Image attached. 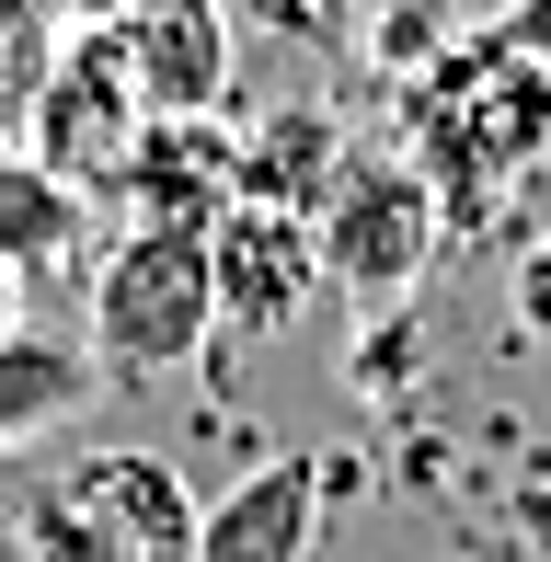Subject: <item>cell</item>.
I'll use <instances>...</instances> for the list:
<instances>
[{"label":"cell","instance_id":"cell-1","mask_svg":"<svg viewBox=\"0 0 551 562\" xmlns=\"http://www.w3.org/2000/svg\"><path fill=\"white\" fill-rule=\"evenodd\" d=\"M540 149H551V69L506 58L494 35L448 46V58L414 81V149H403V161L437 184V207H448V195L517 184Z\"/></svg>","mask_w":551,"mask_h":562},{"label":"cell","instance_id":"cell-2","mask_svg":"<svg viewBox=\"0 0 551 562\" xmlns=\"http://www.w3.org/2000/svg\"><path fill=\"white\" fill-rule=\"evenodd\" d=\"M23 562H195V494L149 448H92L23 494Z\"/></svg>","mask_w":551,"mask_h":562},{"label":"cell","instance_id":"cell-3","mask_svg":"<svg viewBox=\"0 0 551 562\" xmlns=\"http://www.w3.org/2000/svg\"><path fill=\"white\" fill-rule=\"evenodd\" d=\"M218 334V276L195 218H138L127 241L92 265V368L115 379H172Z\"/></svg>","mask_w":551,"mask_h":562},{"label":"cell","instance_id":"cell-4","mask_svg":"<svg viewBox=\"0 0 551 562\" xmlns=\"http://www.w3.org/2000/svg\"><path fill=\"white\" fill-rule=\"evenodd\" d=\"M437 184L403 161V149H334V172H322L311 195V241H322V276L357 299H403L425 276V252H437Z\"/></svg>","mask_w":551,"mask_h":562},{"label":"cell","instance_id":"cell-5","mask_svg":"<svg viewBox=\"0 0 551 562\" xmlns=\"http://www.w3.org/2000/svg\"><path fill=\"white\" fill-rule=\"evenodd\" d=\"M207 276H218V322L230 334H288L322 288V241H311V207L288 195H230L207 218Z\"/></svg>","mask_w":551,"mask_h":562},{"label":"cell","instance_id":"cell-6","mask_svg":"<svg viewBox=\"0 0 551 562\" xmlns=\"http://www.w3.org/2000/svg\"><path fill=\"white\" fill-rule=\"evenodd\" d=\"M104 46H115V69H127L149 126H195L230 92V23H218V0H127L104 23Z\"/></svg>","mask_w":551,"mask_h":562},{"label":"cell","instance_id":"cell-7","mask_svg":"<svg viewBox=\"0 0 551 562\" xmlns=\"http://www.w3.org/2000/svg\"><path fill=\"white\" fill-rule=\"evenodd\" d=\"M138 138H149V115H138V92H127V69H115V46L104 35H81V58H58V81L35 92V172H81V184H115V172L138 161Z\"/></svg>","mask_w":551,"mask_h":562},{"label":"cell","instance_id":"cell-8","mask_svg":"<svg viewBox=\"0 0 551 562\" xmlns=\"http://www.w3.org/2000/svg\"><path fill=\"white\" fill-rule=\"evenodd\" d=\"M311 528H322V459L288 448L218 505H195V562H311Z\"/></svg>","mask_w":551,"mask_h":562},{"label":"cell","instance_id":"cell-9","mask_svg":"<svg viewBox=\"0 0 551 562\" xmlns=\"http://www.w3.org/2000/svg\"><path fill=\"white\" fill-rule=\"evenodd\" d=\"M92 402V356L81 345H58V334H0V448H35V437H58L69 414Z\"/></svg>","mask_w":551,"mask_h":562},{"label":"cell","instance_id":"cell-10","mask_svg":"<svg viewBox=\"0 0 551 562\" xmlns=\"http://www.w3.org/2000/svg\"><path fill=\"white\" fill-rule=\"evenodd\" d=\"M69 229H81V207H69L58 172L35 161H0V265H58Z\"/></svg>","mask_w":551,"mask_h":562},{"label":"cell","instance_id":"cell-11","mask_svg":"<svg viewBox=\"0 0 551 562\" xmlns=\"http://www.w3.org/2000/svg\"><path fill=\"white\" fill-rule=\"evenodd\" d=\"M517 334H529V345H551V229H540L529 252H517Z\"/></svg>","mask_w":551,"mask_h":562},{"label":"cell","instance_id":"cell-12","mask_svg":"<svg viewBox=\"0 0 551 562\" xmlns=\"http://www.w3.org/2000/svg\"><path fill=\"white\" fill-rule=\"evenodd\" d=\"M494 46L529 58V69H551V0H506V12H494Z\"/></svg>","mask_w":551,"mask_h":562}]
</instances>
